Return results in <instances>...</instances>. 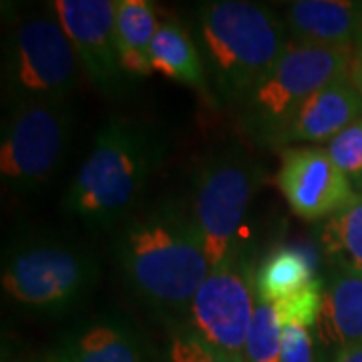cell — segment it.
<instances>
[{
	"instance_id": "1",
	"label": "cell",
	"mask_w": 362,
	"mask_h": 362,
	"mask_svg": "<svg viewBox=\"0 0 362 362\" xmlns=\"http://www.w3.org/2000/svg\"><path fill=\"white\" fill-rule=\"evenodd\" d=\"M117 258L135 292L161 306H189L211 274L194 216L163 204L131 218Z\"/></svg>"
},
{
	"instance_id": "2",
	"label": "cell",
	"mask_w": 362,
	"mask_h": 362,
	"mask_svg": "<svg viewBox=\"0 0 362 362\" xmlns=\"http://www.w3.org/2000/svg\"><path fill=\"white\" fill-rule=\"evenodd\" d=\"M197 30L216 93L226 103L240 107L290 45L276 13L246 0L206 2L199 8Z\"/></svg>"
},
{
	"instance_id": "3",
	"label": "cell",
	"mask_w": 362,
	"mask_h": 362,
	"mask_svg": "<svg viewBox=\"0 0 362 362\" xmlns=\"http://www.w3.org/2000/svg\"><path fill=\"white\" fill-rule=\"evenodd\" d=\"M163 156L149 131L125 119L103 125L65 195V207L97 228L121 221Z\"/></svg>"
},
{
	"instance_id": "4",
	"label": "cell",
	"mask_w": 362,
	"mask_h": 362,
	"mask_svg": "<svg viewBox=\"0 0 362 362\" xmlns=\"http://www.w3.org/2000/svg\"><path fill=\"white\" fill-rule=\"evenodd\" d=\"M354 49L290 42L244 103V119L262 141L276 143L314 93L350 75Z\"/></svg>"
},
{
	"instance_id": "5",
	"label": "cell",
	"mask_w": 362,
	"mask_h": 362,
	"mask_svg": "<svg viewBox=\"0 0 362 362\" xmlns=\"http://www.w3.org/2000/svg\"><path fill=\"white\" fill-rule=\"evenodd\" d=\"M258 183V168L240 151L214 156L199 169L192 216L211 272L238 266V240Z\"/></svg>"
},
{
	"instance_id": "6",
	"label": "cell",
	"mask_w": 362,
	"mask_h": 362,
	"mask_svg": "<svg viewBox=\"0 0 362 362\" xmlns=\"http://www.w3.org/2000/svg\"><path fill=\"white\" fill-rule=\"evenodd\" d=\"M97 264L85 250L59 242H37L14 250L2 268L6 296L40 310L73 306L95 282Z\"/></svg>"
},
{
	"instance_id": "7",
	"label": "cell",
	"mask_w": 362,
	"mask_h": 362,
	"mask_svg": "<svg viewBox=\"0 0 362 362\" xmlns=\"http://www.w3.org/2000/svg\"><path fill=\"white\" fill-rule=\"evenodd\" d=\"M78 57L59 21L33 16L16 26L8 42V89L18 103L65 101L77 83Z\"/></svg>"
},
{
	"instance_id": "8",
	"label": "cell",
	"mask_w": 362,
	"mask_h": 362,
	"mask_svg": "<svg viewBox=\"0 0 362 362\" xmlns=\"http://www.w3.org/2000/svg\"><path fill=\"white\" fill-rule=\"evenodd\" d=\"M71 113L65 101L16 103L4 123L0 173L14 189L30 192L54 173L65 153Z\"/></svg>"
},
{
	"instance_id": "9",
	"label": "cell",
	"mask_w": 362,
	"mask_h": 362,
	"mask_svg": "<svg viewBox=\"0 0 362 362\" xmlns=\"http://www.w3.org/2000/svg\"><path fill=\"white\" fill-rule=\"evenodd\" d=\"M256 304V288L240 266L211 272L187 306L189 332L214 350L244 358Z\"/></svg>"
},
{
	"instance_id": "10",
	"label": "cell",
	"mask_w": 362,
	"mask_h": 362,
	"mask_svg": "<svg viewBox=\"0 0 362 362\" xmlns=\"http://www.w3.org/2000/svg\"><path fill=\"white\" fill-rule=\"evenodd\" d=\"M276 183L290 209L308 221L337 216L358 195L324 147L286 149Z\"/></svg>"
},
{
	"instance_id": "11",
	"label": "cell",
	"mask_w": 362,
	"mask_h": 362,
	"mask_svg": "<svg viewBox=\"0 0 362 362\" xmlns=\"http://www.w3.org/2000/svg\"><path fill=\"white\" fill-rule=\"evenodd\" d=\"M113 0H57L52 11L77 52L90 81L105 95L123 89L125 73L119 61Z\"/></svg>"
},
{
	"instance_id": "12",
	"label": "cell",
	"mask_w": 362,
	"mask_h": 362,
	"mask_svg": "<svg viewBox=\"0 0 362 362\" xmlns=\"http://www.w3.org/2000/svg\"><path fill=\"white\" fill-rule=\"evenodd\" d=\"M358 117H362V97L346 75L314 93L276 143H330Z\"/></svg>"
},
{
	"instance_id": "13",
	"label": "cell",
	"mask_w": 362,
	"mask_h": 362,
	"mask_svg": "<svg viewBox=\"0 0 362 362\" xmlns=\"http://www.w3.org/2000/svg\"><path fill=\"white\" fill-rule=\"evenodd\" d=\"M288 37L300 45L354 49L362 35L358 2L344 0H296L286 6Z\"/></svg>"
},
{
	"instance_id": "14",
	"label": "cell",
	"mask_w": 362,
	"mask_h": 362,
	"mask_svg": "<svg viewBox=\"0 0 362 362\" xmlns=\"http://www.w3.org/2000/svg\"><path fill=\"white\" fill-rule=\"evenodd\" d=\"M318 334L326 346L340 350L362 344V274L337 270L324 288Z\"/></svg>"
},
{
	"instance_id": "15",
	"label": "cell",
	"mask_w": 362,
	"mask_h": 362,
	"mask_svg": "<svg viewBox=\"0 0 362 362\" xmlns=\"http://www.w3.org/2000/svg\"><path fill=\"white\" fill-rule=\"evenodd\" d=\"M54 362H145L129 330L115 322H93L61 342Z\"/></svg>"
},
{
	"instance_id": "16",
	"label": "cell",
	"mask_w": 362,
	"mask_h": 362,
	"mask_svg": "<svg viewBox=\"0 0 362 362\" xmlns=\"http://www.w3.org/2000/svg\"><path fill=\"white\" fill-rule=\"evenodd\" d=\"M156 8L147 0H119L115 30L119 61L125 77H147L151 73L149 51L159 28Z\"/></svg>"
},
{
	"instance_id": "17",
	"label": "cell",
	"mask_w": 362,
	"mask_h": 362,
	"mask_svg": "<svg viewBox=\"0 0 362 362\" xmlns=\"http://www.w3.org/2000/svg\"><path fill=\"white\" fill-rule=\"evenodd\" d=\"M151 71L183 85L206 87V65L194 39L177 23H161L149 51Z\"/></svg>"
},
{
	"instance_id": "18",
	"label": "cell",
	"mask_w": 362,
	"mask_h": 362,
	"mask_svg": "<svg viewBox=\"0 0 362 362\" xmlns=\"http://www.w3.org/2000/svg\"><path fill=\"white\" fill-rule=\"evenodd\" d=\"M314 270L304 252L294 247H280L262 262L256 274L258 300L276 304L284 298L296 294L298 290L312 284Z\"/></svg>"
},
{
	"instance_id": "19",
	"label": "cell",
	"mask_w": 362,
	"mask_h": 362,
	"mask_svg": "<svg viewBox=\"0 0 362 362\" xmlns=\"http://www.w3.org/2000/svg\"><path fill=\"white\" fill-rule=\"evenodd\" d=\"M322 246L337 270L362 274V194L330 218L324 228Z\"/></svg>"
},
{
	"instance_id": "20",
	"label": "cell",
	"mask_w": 362,
	"mask_h": 362,
	"mask_svg": "<svg viewBox=\"0 0 362 362\" xmlns=\"http://www.w3.org/2000/svg\"><path fill=\"white\" fill-rule=\"evenodd\" d=\"M280 352H282V324L276 316L274 306L258 300L244 346V361L280 362Z\"/></svg>"
},
{
	"instance_id": "21",
	"label": "cell",
	"mask_w": 362,
	"mask_h": 362,
	"mask_svg": "<svg viewBox=\"0 0 362 362\" xmlns=\"http://www.w3.org/2000/svg\"><path fill=\"white\" fill-rule=\"evenodd\" d=\"M322 282L316 278L312 284L298 290L296 294L272 304L282 328L284 326H304V328L316 326L318 316H320V306H322Z\"/></svg>"
},
{
	"instance_id": "22",
	"label": "cell",
	"mask_w": 362,
	"mask_h": 362,
	"mask_svg": "<svg viewBox=\"0 0 362 362\" xmlns=\"http://www.w3.org/2000/svg\"><path fill=\"white\" fill-rule=\"evenodd\" d=\"M328 153L346 175L352 189L362 194V117L328 143Z\"/></svg>"
},
{
	"instance_id": "23",
	"label": "cell",
	"mask_w": 362,
	"mask_h": 362,
	"mask_svg": "<svg viewBox=\"0 0 362 362\" xmlns=\"http://www.w3.org/2000/svg\"><path fill=\"white\" fill-rule=\"evenodd\" d=\"M169 358L171 362H246L244 358H235L226 352L207 346L206 342L194 337L189 330L173 338L171 349H169Z\"/></svg>"
},
{
	"instance_id": "24",
	"label": "cell",
	"mask_w": 362,
	"mask_h": 362,
	"mask_svg": "<svg viewBox=\"0 0 362 362\" xmlns=\"http://www.w3.org/2000/svg\"><path fill=\"white\" fill-rule=\"evenodd\" d=\"M280 362H322L318 342L310 328L284 326L282 328V352Z\"/></svg>"
},
{
	"instance_id": "25",
	"label": "cell",
	"mask_w": 362,
	"mask_h": 362,
	"mask_svg": "<svg viewBox=\"0 0 362 362\" xmlns=\"http://www.w3.org/2000/svg\"><path fill=\"white\" fill-rule=\"evenodd\" d=\"M350 81L361 93L362 97V40L354 45V54H352V65H350Z\"/></svg>"
},
{
	"instance_id": "26",
	"label": "cell",
	"mask_w": 362,
	"mask_h": 362,
	"mask_svg": "<svg viewBox=\"0 0 362 362\" xmlns=\"http://www.w3.org/2000/svg\"><path fill=\"white\" fill-rule=\"evenodd\" d=\"M334 362H362V344H356V346H350V349L337 352Z\"/></svg>"
},
{
	"instance_id": "27",
	"label": "cell",
	"mask_w": 362,
	"mask_h": 362,
	"mask_svg": "<svg viewBox=\"0 0 362 362\" xmlns=\"http://www.w3.org/2000/svg\"><path fill=\"white\" fill-rule=\"evenodd\" d=\"M358 40H362V35H361V39H358Z\"/></svg>"
}]
</instances>
